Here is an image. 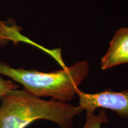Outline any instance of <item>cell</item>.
Listing matches in <instances>:
<instances>
[{
	"label": "cell",
	"instance_id": "obj_1",
	"mask_svg": "<svg viewBox=\"0 0 128 128\" xmlns=\"http://www.w3.org/2000/svg\"><path fill=\"white\" fill-rule=\"evenodd\" d=\"M0 128H26L33 122L51 121L60 128H74V119L84 112L79 106L44 100L26 90L16 89L1 99Z\"/></svg>",
	"mask_w": 128,
	"mask_h": 128
},
{
	"label": "cell",
	"instance_id": "obj_2",
	"mask_svg": "<svg viewBox=\"0 0 128 128\" xmlns=\"http://www.w3.org/2000/svg\"><path fill=\"white\" fill-rule=\"evenodd\" d=\"M88 73L89 64L86 60L49 72L34 69L14 68L0 61L1 75L22 84L26 90L37 97H49L52 100L65 103L72 100Z\"/></svg>",
	"mask_w": 128,
	"mask_h": 128
},
{
	"label": "cell",
	"instance_id": "obj_3",
	"mask_svg": "<svg viewBox=\"0 0 128 128\" xmlns=\"http://www.w3.org/2000/svg\"><path fill=\"white\" fill-rule=\"evenodd\" d=\"M79 106L87 113H94L97 108L113 110L122 118H128V90L120 92L112 90L96 93H86L78 89Z\"/></svg>",
	"mask_w": 128,
	"mask_h": 128
},
{
	"label": "cell",
	"instance_id": "obj_4",
	"mask_svg": "<svg viewBox=\"0 0 128 128\" xmlns=\"http://www.w3.org/2000/svg\"><path fill=\"white\" fill-rule=\"evenodd\" d=\"M128 63V28L118 30L110 42L108 52L100 62L102 70Z\"/></svg>",
	"mask_w": 128,
	"mask_h": 128
},
{
	"label": "cell",
	"instance_id": "obj_5",
	"mask_svg": "<svg viewBox=\"0 0 128 128\" xmlns=\"http://www.w3.org/2000/svg\"><path fill=\"white\" fill-rule=\"evenodd\" d=\"M108 119L106 113L104 110L99 112L97 116L94 113L86 114V122L82 128H102L103 123H108Z\"/></svg>",
	"mask_w": 128,
	"mask_h": 128
},
{
	"label": "cell",
	"instance_id": "obj_6",
	"mask_svg": "<svg viewBox=\"0 0 128 128\" xmlns=\"http://www.w3.org/2000/svg\"><path fill=\"white\" fill-rule=\"evenodd\" d=\"M18 85L10 80H4L0 76V100L6 94L14 90L18 89Z\"/></svg>",
	"mask_w": 128,
	"mask_h": 128
}]
</instances>
